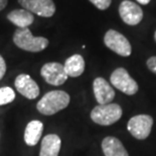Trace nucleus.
<instances>
[{
  "instance_id": "obj_1",
  "label": "nucleus",
  "mask_w": 156,
  "mask_h": 156,
  "mask_svg": "<svg viewBox=\"0 0 156 156\" xmlns=\"http://www.w3.org/2000/svg\"><path fill=\"white\" fill-rule=\"evenodd\" d=\"M70 95L64 90H52L47 92L37 104V110L45 116H53L68 107Z\"/></svg>"
},
{
  "instance_id": "obj_2",
  "label": "nucleus",
  "mask_w": 156,
  "mask_h": 156,
  "mask_svg": "<svg viewBox=\"0 0 156 156\" xmlns=\"http://www.w3.org/2000/svg\"><path fill=\"white\" fill-rule=\"evenodd\" d=\"M14 45L27 52L38 53L49 46V40L44 37H34L29 27L17 29L13 35Z\"/></svg>"
},
{
  "instance_id": "obj_3",
  "label": "nucleus",
  "mask_w": 156,
  "mask_h": 156,
  "mask_svg": "<svg viewBox=\"0 0 156 156\" xmlns=\"http://www.w3.org/2000/svg\"><path fill=\"white\" fill-rule=\"evenodd\" d=\"M123 115L122 108L118 104L98 105L90 113V118L95 124L110 126L121 119Z\"/></svg>"
},
{
  "instance_id": "obj_4",
  "label": "nucleus",
  "mask_w": 156,
  "mask_h": 156,
  "mask_svg": "<svg viewBox=\"0 0 156 156\" xmlns=\"http://www.w3.org/2000/svg\"><path fill=\"white\" fill-rule=\"evenodd\" d=\"M104 43L110 50L123 57H128L132 53L130 42L126 37L115 30H110L105 33Z\"/></svg>"
},
{
  "instance_id": "obj_5",
  "label": "nucleus",
  "mask_w": 156,
  "mask_h": 156,
  "mask_svg": "<svg viewBox=\"0 0 156 156\" xmlns=\"http://www.w3.org/2000/svg\"><path fill=\"white\" fill-rule=\"evenodd\" d=\"M153 119L149 115H138L131 118L128 122V131L134 138L138 140H144L150 135Z\"/></svg>"
},
{
  "instance_id": "obj_6",
  "label": "nucleus",
  "mask_w": 156,
  "mask_h": 156,
  "mask_svg": "<svg viewBox=\"0 0 156 156\" xmlns=\"http://www.w3.org/2000/svg\"><path fill=\"white\" fill-rule=\"evenodd\" d=\"M111 83L120 91L128 95H134L138 91V84L125 68H117L111 75Z\"/></svg>"
},
{
  "instance_id": "obj_7",
  "label": "nucleus",
  "mask_w": 156,
  "mask_h": 156,
  "mask_svg": "<svg viewBox=\"0 0 156 156\" xmlns=\"http://www.w3.org/2000/svg\"><path fill=\"white\" fill-rule=\"evenodd\" d=\"M41 76L47 83L54 86H59L65 83L68 75L65 72L64 65L58 62H49L41 68Z\"/></svg>"
},
{
  "instance_id": "obj_8",
  "label": "nucleus",
  "mask_w": 156,
  "mask_h": 156,
  "mask_svg": "<svg viewBox=\"0 0 156 156\" xmlns=\"http://www.w3.org/2000/svg\"><path fill=\"white\" fill-rule=\"evenodd\" d=\"M23 9L42 17H51L56 11L53 0H17Z\"/></svg>"
},
{
  "instance_id": "obj_9",
  "label": "nucleus",
  "mask_w": 156,
  "mask_h": 156,
  "mask_svg": "<svg viewBox=\"0 0 156 156\" xmlns=\"http://www.w3.org/2000/svg\"><path fill=\"white\" fill-rule=\"evenodd\" d=\"M119 13L125 23L129 26H137L143 18V10L135 2L124 0L119 7Z\"/></svg>"
},
{
  "instance_id": "obj_10",
  "label": "nucleus",
  "mask_w": 156,
  "mask_h": 156,
  "mask_svg": "<svg viewBox=\"0 0 156 156\" xmlns=\"http://www.w3.org/2000/svg\"><path fill=\"white\" fill-rule=\"evenodd\" d=\"M15 88L27 99H35L40 94V88L35 80L29 74H20L14 81Z\"/></svg>"
},
{
  "instance_id": "obj_11",
  "label": "nucleus",
  "mask_w": 156,
  "mask_h": 156,
  "mask_svg": "<svg viewBox=\"0 0 156 156\" xmlns=\"http://www.w3.org/2000/svg\"><path fill=\"white\" fill-rule=\"evenodd\" d=\"M93 93L98 105H108L115 98V90L105 78L98 77L93 81Z\"/></svg>"
},
{
  "instance_id": "obj_12",
  "label": "nucleus",
  "mask_w": 156,
  "mask_h": 156,
  "mask_svg": "<svg viewBox=\"0 0 156 156\" xmlns=\"http://www.w3.org/2000/svg\"><path fill=\"white\" fill-rule=\"evenodd\" d=\"M61 148V139L56 134L45 136L41 143L40 156H58Z\"/></svg>"
},
{
  "instance_id": "obj_13",
  "label": "nucleus",
  "mask_w": 156,
  "mask_h": 156,
  "mask_svg": "<svg viewBox=\"0 0 156 156\" xmlns=\"http://www.w3.org/2000/svg\"><path fill=\"white\" fill-rule=\"evenodd\" d=\"M44 129V125L41 121L34 120L30 121L27 125L26 130H24L23 139L27 145L29 146H36L41 140Z\"/></svg>"
},
{
  "instance_id": "obj_14",
  "label": "nucleus",
  "mask_w": 156,
  "mask_h": 156,
  "mask_svg": "<svg viewBox=\"0 0 156 156\" xmlns=\"http://www.w3.org/2000/svg\"><path fill=\"white\" fill-rule=\"evenodd\" d=\"M101 149L105 156H129L122 142L115 137H105L101 142Z\"/></svg>"
},
{
  "instance_id": "obj_15",
  "label": "nucleus",
  "mask_w": 156,
  "mask_h": 156,
  "mask_svg": "<svg viewBox=\"0 0 156 156\" xmlns=\"http://www.w3.org/2000/svg\"><path fill=\"white\" fill-rule=\"evenodd\" d=\"M7 20L16 26L18 29H24L29 27L30 24H33L35 17L32 12L26 10V9H15L9 12L7 15Z\"/></svg>"
},
{
  "instance_id": "obj_16",
  "label": "nucleus",
  "mask_w": 156,
  "mask_h": 156,
  "mask_svg": "<svg viewBox=\"0 0 156 156\" xmlns=\"http://www.w3.org/2000/svg\"><path fill=\"white\" fill-rule=\"evenodd\" d=\"M65 72L70 77H78L84 72L85 69V62L81 55H72L65 61L64 64Z\"/></svg>"
},
{
  "instance_id": "obj_17",
  "label": "nucleus",
  "mask_w": 156,
  "mask_h": 156,
  "mask_svg": "<svg viewBox=\"0 0 156 156\" xmlns=\"http://www.w3.org/2000/svg\"><path fill=\"white\" fill-rule=\"evenodd\" d=\"M15 99V92L11 87L4 86L0 88V105H8Z\"/></svg>"
},
{
  "instance_id": "obj_18",
  "label": "nucleus",
  "mask_w": 156,
  "mask_h": 156,
  "mask_svg": "<svg viewBox=\"0 0 156 156\" xmlns=\"http://www.w3.org/2000/svg\"><path fill=\"white\" fill-rule=\"evenodd\" d=\"M96 8L101 9V10H105L107 8L110 7L112 0H89Z\"/></svg>"
},
{
  "instance_id": "obj_19",
  "label": "nucleus",
  "mask_w": 156,
  "mask_h": 156,
  "mask_svg": "<svg viewBox=\"0 0 156 156\" xmlns=\"http://www.w3.org/2000/svg\"><path fill=\"white\" fill-rule=\"evenodd\" d=\"M147 67L149 68V70L156 74V56H153V57H150L148 59Z\"/></svg>"
},
{
  "instance_id": "obj_20",
  "label": "nucleus",
  "mask_w": 156,
  "mask_h": 156,
  "mask_svg": "<svg viewBox=\"0 0 156 156\" xmlns=\"http://www.w3.org/2000/svg\"><path fill=\"white\" fill-rule=\"evenodd\" d=\"M5 72H6V63H5L4 59H3V57L0 55V80L4 77Z\"/></svg>"
},
{
  "instance_id": "obj_21",
  "label": "nucleus",
  "mask_w": 156,
  "mask_h": 156,
  "mask_svg": "<svg viewBox=\"0 0 156 156\" xmlns=\"http://www.w3.org/2000/svg\"><path fill=\"white\" fill-rule=\"evenodd\" d=\"M8 3V0H0V11L3 10Z\"/></svg>"
},
{
  "instance_id": "obj_22",
  "label": "nucleus",
  "mask_w": 156,
  "mask_h": 156,
  "mask_svg": "<svg viewBox=\"0 0 156 156\" xmlns=\"http://www.w3.org/2000/svg\"><path fill=\"white\" fill-rule=\"evenodd\" d=\"M140 4H143V5H147L149 2H150V0H137Z\"/></svg>"
},
{
  "instance_id": "obj_23",
  "label": "nucleus",
  "mask_w": 156,
  "mask_h": 156,
  "mask_svg": "<svg viewBox=\"0 0 156 156\" xmlns=\"http://www.w3.org/2000/svg\"><path fill=\"white\" fill-rule=\"evenodd\" d=\"M154 39H155V42H156V32H155V34H154Z\"/></svg>"
}]
</instances>
